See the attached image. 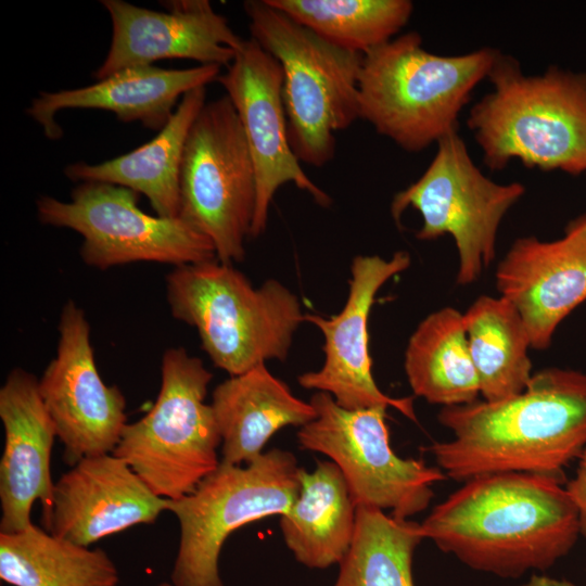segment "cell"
I'll use <instances>...</instances> for the list:
<instances>
[{
	"label": "cell",
	"mask_w": 586,
	"mask_h": 586,
	"mask_svg": "<svg viewBox=\"0 0 586 586\" xmlns=\"http://www.w3.org/2000/svg\"><path fill=\"white\" fill-rule=\"evenodd\" d=\"M100 3L111 17L113 31L109 52L93 72L98 80L166 59L228 67L244 41L207 0L162 1L164 12L123 0Z\"/></svg>",
	"instance_id": "obj_16"
},
{
	"label": "cell",
	"mask_w": 586,
	"mask_h": 586,
	"mask_svg": "<svg viewBox=\"0 0 586 586\" xmlns=\"http://www.w3.org/2000/svg\"><path fill=\"white\" fill-rule=\"evenodd\" d=\"M577 461L575 475L565 487L578 510L581 535L586 538V447Z\"/></svg>",
	"instance_id": "obj_29"
},
{
	"label": "cell",
	"mask_w": 586,
	"mask_h": 586,
	"mask_svg": "<svg viewBox=\"0 0 586 586\" xmlns=\"http://www.w3.org/2000/svg\"><path fill=\"white\" fill-rule=\"evenodd\" d=\"M470 356L484 400L524 391L532 373L530 336L517 308L499 296L482 295L463 313Z\"/></svg>",
	"instance_id": "obj_26"
},
{
	"label": "cell",
	"mask_w": 586,
	"mask_h": 586,
	"mask_svg": "<svg viewBox=\"0 0 586 586\" xmlns=\"http://www.w3.org/2000/svg\"><path fill=\"white\" fill-rule=\"evenodd\" d=\"M486 79L492 90L471 107L467 125L491 170L519 160L545 171H586V71L550 66L526 75L498 51Z\"/></svg>",
	"instance_id": "obj_3"
},
{
	"label": "cell",
	"mask_w": 586,
	"mask_h": 586,
	"mask_svg": "<svg viewBox=\"0 0 586 586\" xmlns=\"http://www.w3.org/2000/svg\"><path fill=\"white\" fill-rule=\"evenodd\" d=\"M256 206V176L228 95L206 102L189 130L180 173L179 217L206 235L217 259L241 262Z\"/></svg>",
	"instance_id": "obj_9"
},
{
	"label": "cell",
	"mask_w": 586,
	"mask_h": 586,
	"mask_svg": "<svg viewBox=\"0 0 586 586\" xmlns=\"http://www.w3.org/2000/svg\"><path fill=\"white\" fill-rule=\"evenodd\" d=\"M437 418L451 438L425 451L451 480L504 472L564 476L586 447V373L546 368L517 395L442 407Z\"/></svg>",
	"instance_id": "obj_2"
},
{
	"label": "cell",
	"mask_w": 586,
	"mask_h": 586,
	"mask_svg": "<svg viewBox=\"0 0 586 586\" xmlns=\"http://www.w3.org/2000/svg\"><path fill=\"white\" fill-rule=\"evenodd\" d=\"M296 457L272 448L244 466L220 461L189 495L168 500L180 537L170 583L174 586H224L219 557L238 528L270 515H282L301 487Z\"/></svg>",
	"instance_id": "obj_8"
},
{
	"label": "cell",
	"mask_w": 586,
	"mask_h": 586,
	"mask_svg": "<svg viewBox=\"0 0 586 586\" xmlns=\"http://www.w3.org/2000/svg\"><path fill=\"white\" fill-rule=\"evenodd\" d=\"M139 193L106 182H80L71 200L41 195L36 201L41 224L79 233L82 262L107 269L136 262H154L175 267L217 259L212 241L177 218L141 211Z\"/></svg>",
	"instance_id": "obj_12"
},
{
	"label": "cell",
	"mask_w": 586,
	"mask_h": 586,
	"mask_svg": "<svg viewBox=\"0 0 586 586\" xmlns=\"http://www.w3.org/2000/svg\"><path fill=\"white\" fill-rule=\"evenodd\" d=\"M167 502L124 460L102 454L80 459L60 476L42 523L54 536L90 547L135 525L154 523Z\"/></svg>",
	"instance_id": "obj_18"
},
{
	"label": "cell",
	"mask_w": 586,
	"mask_h": 586,
	"mask_svg": "<svg viewBox=\"0 0 586 586\" xmlns=\"http://www.w3.org/2000/svg\"><path fill=\"white\" fill-rule=\"evenodd\" d=\"M251 37L282 68V101L291 148L301 163L322 167L335 153V133L360 118L362 54L342 49L266 0L243 3Z\"/></svg>",
	"instance_id": "obj_6"
},
{
	"label": "cell",
	"mask_w": 586,
	"mask_h": 586,
	"mask_svg": "<svg viewBox=\"0 0 586 586\" xmlns=\"http://www.w3.org/2000/svg\"><path fill=\"white\" fill-rule=\"evenodd\" d=\"M206 103V88L187 92L168 123L149 142L99 164L76 162L64 168L72 181L113 183L143 194L155 215L177 218L180 173L192 123Z\"/></svg>",
	"instance_id": "obj_22"
},
{
	"label": "cell",
	"mask_w": 586,
	"mask_h": 586,
	"mask_svg": "<svg viewBox=\"0 0 586 586\" xmlns=\"http://www.w3.org/2000/svg\"><path fill=\"white\" fill-rule=\"evenodd\" d=\"M309 402L317 416L298 430V445L337 466L357 508L388 510L394 518L408 520L429 507L433 485L447 476L437 466L394 451L385 422L387 408L348 410L323 392Z\"/></svg>",
	"instance_id": "obj_11"
},
{
	"label": "cell",
	"mask_w": 586,
	"mask_h": 586,
	"mask_svg": "<svg viewBox=\"0 0 586 586\" xmlns=\"http://www.w3.org/2000/svg\"><path fill=\"white\" fill-rule=\"evenodd\" d=\"M212 379L203 361L182 347L165 351L154 405L127 423L113 451L162 498L189 495L220 464L221 438L205 403Z\"/></svg>",
	"instance_id": "obj_7"
},
{
	"label": "cell",
	"mask_w": 586,
	"mask_h": 586,
	"mask_svg": "<svg viewBox=\"0 0 586 586\" xmlns=\"http://www.w3.org/2000/svg\"><path fill=\"white\" fill-rule=\"evenodd\" d=\"M423 539L420 523L358 507L354 538L333 586H415L412 560Z\"/></svg>",
	"instance_id": "obj_27"
},
{
	"label": "cell",
	"mask_w": 586,
	"mask_h": 586,
	"mask_svg": "<svg viewBox=\"0 0 586 586\" xmlns=\"http://www.w3.org/2000/svg\"><path fill=\"white\" fill-rule=\"evenodd\" d=\"M411 263L406 251L388 259L378 255H358L351 266L349 291L342 310L329 318L305 315L304 321L315 324L323 335V365L297 378L307 390L330 394L348 410L385 407L398 410L417 421L412 397H392L383 393L372 375L368 321L379 290Z\"/></svg>",
	"instance_id": "obj_15"
},
{
	"label": "cell",
	"mask_w": 586,
	"mask_h": 586,
	"mask_svg": "<svg viewBox=\"0 0 586 586\" xmlns=\"http://www.w3.org/2000/svg\"><path fill=\"white\" fill-rule=\"evenodd\" d=\"M300 493L280 517L283 540L301 564L328 569L346 556L356 528L357 507L347 483L331 460L301 470Z\"/></svg>",
	"instance_id": "obj_23"
},
{
	"label": "cell",
	"mask_w": 586,
	"mask_h": 586,
	"mask_svg": "<svg viewBox=\"0 0 586 586\" xmlns=\"http://www.w3.org/2000/svg\"><path fill=\"white\" fill-rule=\"evenodd\" d=\"M0 578L11 586H117L119 573L103 549L74 544L31 524L0 533Z\"/></svg>",
	"instance_id": "obj_25"
},
{
	"label": "cell",
	"mask_w": 586,
	"mask_h": 586,
	"mask_svg": "<svg viewBox=\"0 0 586 586\" xmlns=\"http://www.w3.org/2000/svg\"><path fill=\"white\" fill-rule=\"evenodd\" d=\"M408 383L416 396L450 407L479 399L463 313L453 307L426 316L411 334L404 360Z\"/></svg>",
	"instance_id": "obj_24"
},
{
	"label": "cell",
	"mask_w": 586,
	"mask_h": 586,
	"mask_svg": "<svg viewBox=\"0 0 586 586\" xmlns=\"http://www.w3.org/2000/svg\"><path fill=\"white\" fill-rule=\"evenodd\" d=\"M173 317L196 329L213 364L231 375L285 360L305 315L297 296L270 279L255 289L218 259L175 267L166 277Z\"/></svg>",
	"instance_id": "obj_5"
},
{
	"label": "cell",
	"mask_w": 586,
	"mask_h": 586,
	"mask_svg": "<svg viewBox=\"0 0 586 586\" xmlns=\"http://www.w3.org/2000/svg\"><path fill=\"white\" fill-rule=\"evenodd\" d=\"M498 51L440 55L423 48L417 31L395 37L362 54L360 118L404 151L419 153L457 131L462 109Z\"/></svg>",
	"instance_id": "obj_4"
},
{
	"label": "cell",
	"mask_w": 586,
	"mask_h": 586,
	"mask_svg": "<svg viewBox=\"0 0 586 586\" xmlns=\"http://www.w3.org/2000/svg\"><path fill=\"white\" fill-rule=\"evenodd\" d=\"M220 68L217 65H199L186 69H165L154 65L131 66L86 87L40 91L31 100L26 113L51 140H58L63 135L55 120L56 114L72 109L110 111L124 123L139 122L145 128L160 131L170 119L182 97L216 80Z\"/></svg>",
	"instance_id": "obj_20"
},
{
	"label": "cell",
	"mask_w": 586,
	"mask_h": 586,
	"mask_svg": "<svg viewBox=\"0 0 586 586\" xmlns=\"http://www.w3.org/2000/svg\"><path fill=\"white\" fill-rule=\"evenodd\" d=\"M324 40L365 54L393 38L413 11L409 0H266Z\"/></svg>",
	"instance_id": "obj_28"
},
{
	"label": "cell",
	"mask_w": 586,
	"mask_h": 586,
	"mask_svg": "<svg viewBox=\"0 0 586 586\" xmlns=\"http://www.w3.org/2000/svg\"><path fill=\"white\" fill-rule=\"evenodd\" d=\"M56 356L38 380L44 407L71 467L82 458L112 454L127 425L126 398L103 382L84 310L67 301L58 326Z\"/></svg>",
	"instance_id": "obj_13"
},
{
	"label": "cell",
	"mask_w": 586,
	"mask_h": 586,
	"mask_svg": "<svg viewBox=\"0 0 586 586\" xmlns=\"http://www.w3.org/2000/svg\"><path fill=\"white\" fill-rule=\"evenodd\" d=\"M436 145L422 176L394 195L391 214L399 222L405 209H417L422 217L418 240L451 235L459 259L457 283L468 285L495 258L499 226L525 187L520 182L497 183L486 177L473 163L458 131Z\"/></svg>",
	"instance_id": "obj_10"
},
{
	"label": "cell",
	"mask_w": 586,
	"mask_h": 586,
	"mask_svg": "<svg viewBox=\"0 0 586 586\" xmlns=\"http://www.w3.org/2000/svg\"><path fill=\"white\" fill-rule=\"evenodd\" d=\"M0 419L4 429L0 533H15L33 524L30 514L37 500L43 522L53 499L50 461L56 432L33 373L21 368L10 371L0 388Z\"/></svg>",
	"instance_id": "obj_19"
},
{
	"label": "cell",
	"mask_w": 586,
	"mask_h": 586,
	"mask_svg": "<svg viewBox=\"0 0 586 586\" xmlns=\"http://www.w3.org/2000/svg\"><path fill=\"white\" fill-rule=\"evenodd\" d=\"M228 464L252 462L282 428L303 426L317 413L310 402L296 397L265 364L219 383L211 403Z\"/></svg>",
	"instance_id": "obj_21"
},
{
	"label": "cell",
	"mask_w": 586,
	"mask_h": 586,
	"mask_svg": "<svg viewBox=\"0 0 586 586\" xmlns=\"http://www.w3.org/2000/svg\"><path fill=\"white\" fill-rule=\"evenodd\" d=\"M517 586H578L568 579L555 578L544 574H533L526 582Z\"/></svg>",
	"instance_id": "obj_30"
},
{
	"label": "cell",
	"mask_w": 586,
	"mask_h": 586,
	"mask_svg": "<svg viewBox=\"0 0 586 586\" xmlns=\"http://www.w3.org/2000/svg\"><path fill=\"white\" fill-rule=\"evenodd\" d=\"M496 288L521 315L531 347L546 349L569 314L586 302V214L555 241L517 239L499 262Z\"/></svg>",
	"instance_id": "obj_17"
},
{
	"label": "cell",
	"mask_w": 586,
	"mask_h": 586,
	"mask_svg": "<svg viewBox=\"0 0 586 586\" xmlns=\"http://www.w3.org/2000/svg\"><path fill=\"white\" fill-rule=\"evenodd\" d=\"M157 586H174L170 582H162Z\"/></svg>",
	"instance_id": "obj_31"
},
{
	"label": "cell",
	"mask_w": 586,
	"mask_h": 586,
	"mask_svg": "<svg viewBox=\"0 0 586 586\" xmlns=\"http://www.w3.org/2000/svg\"><path fill=\"white\" fill-rule=\"evenodd\" d=\"M282 79L278 60L252 37L243 41L232 63L216 79L235 107L255 168L256 206L250 238L265 231L270 203L285 183L309 193L318 205L331 203L302 169L291 148Z\"/></svg>",
	"instance_id": "obj_14"
},
{
	"label": "cell",
	"mask_w": 586,
	"mask_h": 586,
	"mask_svg": "<svg viewBox=\"0 0 586 586\" xmlns=\"http://www.w3.org/2000/svg\"><path fill=\"white\" fill-rule=\"evenodd\" d=\"M420 530L468 568L504 578L550 569L582 536L564 477L526 472L463 482L431 510Z\"/></svg>",
	"instance_id": "obj_1"
}]
</instances>
